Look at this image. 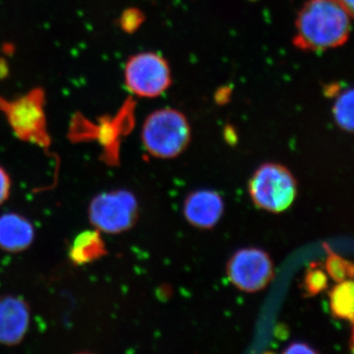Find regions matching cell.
Wrapping results in <instances>:
<instances>
[{"mask_svg": "<svg viewBox=\"0 0 354 354\" xmlns=\"http://www.w3.org/2000/svg\"><path fill=\"white\" fill-rule=\"evenodd\" d=\"M351 16L339 0H309L298 14L293 43L313 51L341 46L348 41Z\"/></svg>", "mask_w": 354, "mask_h": 354, "instance_id": "6da1fadb", "label": "cell"}, {"mask_svg": "<svg viewBox=\"0 0 354 354\" xmlns=\"http://www.w3.org/2000/svg\"><path fill=\"white\" fill-rule=\"evenodd\" d=\"M190 138L187 118L176 109H160L150 114L142 129L147 152L158 158H176L189 145Z\"/></svg>", "mask_w": 354, "mask_h": 354, "instance_id": "7a4b0ae2", "label": "cell"}, {"mask_svg": "<svg viewBox=\"0 0 354 354\" xmlns=\"http://www.w3.org/2000/svg\"><path fill=\"white\" fill-rule=\"evenodd\" d=\"M248 190L256 207L279 214L290 208L297 198V179L285 165L267 162L254 172Z\"/></svg>", "mask_w": 354, "mask_h": 354, "instance_id": "3957f363", "label": "cell"}, {"mask_svg": "<svg viewBox=\"0 0 354 354\" xmlns=\"http://www.w3.org/2000/svg\"><path fill=\"white\" fill-rule=\"evenodd\" d=\"M139 216V205L130 191L116 189L101 193L88 204V218L100 232L118 234L134 227Z\"/></svg>", "mask_w": 354, "mask_h": 354, "instance_id": "277c9868", "label": "cell"}, {"mask_svg": "<svg viewBox=\"0 0 354 354\" xmlns=\"http://www.w3.org/2000/svg\"><path fill=\"white\" fill-rule=\"evenodd\" d=\"M0 111L6 114L16 136L23 141L48 148L50 138L44 111V93L34 90L15 101L0 99Z\"/></svg>", "mask_w": 354, "mask_h": 354, "instance_id": "5b68a950", "label": "cell"}, {"mask_svg": "<svg viewBox=\"0 0 354 354\" xmlns=\"http://www.w3.org/2000/svg\"><path fill=\"white\" fill-rule=\"evenodd\" d=\"M125 83L139 97H158L171 86V69L167 60L157 53H139L128 60Z\"/></svg>", "mask_w": 354, "mask_h": 354, "instance_id": "8992f818", "label": "cell"}, {"mask_svg": "<svg viewBox=\"0 0 354 354\" xmlns=\"http://www.w3.org/2000/svg\"><path fill=\"white\" fill-rule=\"evenodd\" d=\"M227 274L230 283L244 292L264 290L274 277L269 254L259 248H243L228 260Z\"/></svg>", "mask_w": 354, "mask_h": 354, "instance_id": "52a82bcc", "label": "cell"}, {"mask_svg": "<svg viewBox=\"0 0 354 354\" xmlns=\"http://www.w3.org/2000/svg\"><path fill=\"white\" fill-rule=\"evenodd\" d=\"M31 312L23 298L6 295L0 298V344H20L29 330Z\"/></svg>", "mask_w": 354, "mask_h": 354, "instance_id": "ba28073f", "label": "cell"}, {"mask_svg": "<svg viewBox=\"0 0 354 354\" xmlns=\"http://www.w3.org/2000/svg\"><path fill=\"white\" fill-rule=\"evenodd\" d=\"M223 197L214 190L194 191L184 201V216L191 225L200 230L215 227L223 216Z\"/></svg>", "mask_w": 354, "mask_h": 354, "instance_id": "9c48e42d", "label": "cell"}, {"mask_svg": "<svg viewBox=\"0 0 354 354\" xmlns=\"http://www.w3.org/2000/svg\"><path fill=\"white\" fill-rule=\"evenodd\" d=\"M35 239V227L26 216L18 213L0 216V249L9 253L27 250Z\"/></svg>", "mask_w": 354, "mask_h": 354, "instance_id": "30bf717a", "label": "cell"}, {"mask_svg": "<svg viewBox=\"0 0 354 354\" xmlns=\"http://www.w3.org/2000/svg\"><path fill=\"white\" fill-rule=\"evenodd\" d=\"M101 234L94 228L77 235L70 247V260L76 265H85L104 257L106 249Z\"/></svg>", "mask_w": 354, "mask_h": 354, "instance_id": "8fae6325", "label": "cell"}, {"mask_svg": "<svg viewBox=\"0 0 354 354\" xmlns=\"http://www.w3.org/2000/svg\"><path fill=\"white\" fill-rule=\"evenodd\" d=\"M330 309L332 315L339 320L353 323L354 283L353 279L337 283L329 291Z\"/></svg>", "mask_w": 354, "mask_h": 354, "instance_id": "7c38bea8", "label": "cell"}, {"mask_svg": "<svg viewBox=\"0 0 354 354\" xmlns=\"http://www.w3.org/2000/svg\"><path fill=\"white\" fill-rule=\"evenodd\" d=\"M324 248L327 252V260L325 263V271L328 277L335 283H341L346 279H353L354 266L351 261L344 259L333 251L328 244L324 243Z\"/></svg>", "mask_w": 354, "mask_h": 354, "instance_id": "4fadbf2b", "label": "cell"}, {"mask_svg": "<svg viewBox=\"0 0 354 354\" xmlns=\"http://www.w3.org/2000/svg\"><path fill=\"white\" fill-rule=\"evenodd\" d=\"M329 286V277L325 268L318 262L311 263L305 272L304 288L305 297H313L325 291Z\"/></svg>", "mask_w": 354, "mask_h": 354, "instance_id": "5bb4252c", "label": "cell"}, {"mask_svg": "<svg viewBox=\"0 0 354 354\" xmlns=\"http://www.w3.org/2000/svg\"><path fill=\"white\" fill-rule=\"evenodd\" d=\"M335 122L344 131H353V90L344 91L337 95L333 108Z\"/></svg>", "mask_w": 354, "mask_h": 354, "instance_id": "9a60e30c", "label": "cell"}, {"mask_svg": "<svg viewBox=\"0 0 354 354\" xmlns=\"http://www.w3.org/2000/svg\"><path fill=\"white\" fill-rule=\"evenodd\" d=\"M11 190V179L6 169L0 165V206L9 198Z\"/></svg>", "mask_w": 354, "mask_h": 354, "instance_id": "2e32d148", "label": "cell"}, {"mask_svg": "<svg viewBox=\"0 0 354 354\" xmlns=\"http://www.w3.org/2000/svg\"><path fill=\"white\" fill-rule=\"evenodd\" d=\"M315 349L312 348L311 346L302 342H297V344H290L283 353L286 354H298V353H316Z\"/></svg>", "mask_w": 354, "mask_h": 354, "instance_id": "e0dca14e", "label": "cell"}, {"mask_svg": "<svg viewBox=\"0 0 354 354\" xmlns=\"http://www.w3.org/2000/svg\"><path fill=\"white\" fill-rule=\"evenodd\" d=\"M125 20H130V22H127L124 24L127 29L135 30L140 25L142 21V14L139 11L132 10L127 13V17Z\"/></svg>", "mask_w": 354, "mask_h": 354, "instance_id": "ac0fdd59", "label": "cell"}, {"mask_svg": "<svg viewBox=\"0 0 354 354\" xmlns=\"http://www.w3.org/2000/svg\"><path fill=\"white\" fill-rule=\"evenodd\" d=\"M351 15H353V0H339Z\"/></svg>", "mask_w": 354, "mask_h": 354, "instance_id": "d6986e66", "label": "cell"}]
</instances>
